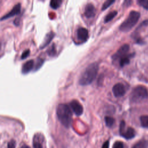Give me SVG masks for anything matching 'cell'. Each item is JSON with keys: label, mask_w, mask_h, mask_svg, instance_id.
<instances>
[{"label": "cell", "mask_w": 148, "mask_h": 148, "mask_svg": "<svg viewBox=\"0 0 148 148\" xmlns=\"http://www.w3.org/2000/svg\"><path fill=\"white\" fill-rule=\"evenodd\" d=\"M129 63H130V58L127 55L120 59L119 64L121 67H123L124 65H127Z\"/></svg>", "instance_id": "obj_20"}, {"label": "cell", "mask_w": 148, "mask_h": 148, "mask_svg": "<svg viewBox=\"0 0 148 148\" xmlns=\"http://www.w3.org/2000/svg\"><path fill=\"white\" fill-rule=\"evenodd\" d=\"M61 3L62 1L61 0H52L50 2V5L53 9H57L61 6Z\"/></svg>", "instance_id": "obj_19"}, {"label": "cell", "mask_w": 148, "mask_h": 148, "mask_svg": "<svg viewBox=\"0 0 148 148\" xmlns=\"http://www.w3.org/2000/svg\"><path fill=\"white\" fill-rule=\"evenodd\" d=\"M148 143L146 140H142L136 143L132 148H147Z\"/></svg>", "instance_id": "obj_17"}, {"label": "cell", "mask_w": 148, "mask_h": 148, "mask_svg": "<svg viewBox=\"0 0 148 148\" xmlns=\"http://www.w3.org/2000/svg\"><path fill=\"white\" fill-rule=\"evenodd\" d=\"M34 66V61L32 60H30L27 61L22 67V73L27 74L29 73L33 68Z\"/></svg>", "instance_id": "obj_13"}, {"label": "cell", "mask_w": 148, "mask_h": 148, "mask_svg": "<svg viewBox=\"0 0 148 148\" xmlns=\"http://www.w3.org/2000/svg\"><path fill=\"white\" fill-rule=\"evenodd\" d=\"M130 50V46L128 44H124L122 45L117 51L116 53H114L112 56V59L113 60H116L117 59H120L121 58L127 56V53Z\"/></svg>", "instance_id": "obj_6"}, {"label": "cell", "mask_w": 148, "mask_h": 148, "mask_svg": "<svg viewBox=\"0 0 148 148\" xmlns=\"http://www.w3.org/2000/svg\"><path fill=\"white\" fill-rule=\"evenodd\" d=\"M115 2L114 0H107L102 5V10H106L108 8H109L111 5H112Z\"/></svg>", "instance_id": "obj_21"}, {"label": "cell", "mask_w": 148, "mask_h": 148, "mask_svg": "<svg viewBox=\"0 0 148 148\" xmlns=\"http://www.w3.org/2000/svg\"><path fill=\"white\" fill-rule=\"evenodd\" d=\"M84 15L87 18H92L95 15V8L92 3H89L84 8Z\"/></svg>", "instance_id": "obj_12"}, {"label": "cell", "mask_w": 148, "mask_h": 148, "mask_svg": "<svg viewBox=\"0 0 148 148\" xmlns=\"http://www.w3.org/2000/svg\"><path fill=\"white\" fill-rule=\"evenodd\" d=\"M33 148H44V137L40 133L35 134L33 138Z\"/></svg>", "instance_id": "obj_9"}, {"label": "cell", "mask_w": 148, "mask_h": 148, "mask_svg": "<svg viewBox=\"0 0 148 148\" xmlns=\"http://www.w3.org/2000/svg\"><path fill=\"white\" fill-rule=\"evenodd\" d=\"M140 16V13L138 12L135 10L130 12L127 18L120 25V30L122 32H128L130 31L138 23Z\"/></svg>", "instance_id": "obj_3"}, {"label": "cell", "mask_w": 148, "mask_h": 148, "mask_svg": "<svg viewBox=\"0 0 148 148\" xmlns=\"http://www.w3.org/2000/svg\"><path fill=\"white\" fill-rule=\"evenodd\" d=\"M20 148H31V147L27 145H23L20 147Z\"/></svg>", "instance_id": "obj_29"}, {"label": "cell", "mask_w": 148, "mask_h": 148, "mask_svg": "<svg viewBox=\"0 0 148 148\" xmlns=\"http://www.w3.org/2000/svg\"><path fill=\"white\" fill-rule=\"evenodd\" d=\"M43 63V60L42 59H40V58L38 59V61H37L36 64L35 65H35V69L38 70V69H39L42 65Z\"/></svg>", "instance_id": "obj_24"}, {"label": "cell", "mask_w": 148, "mask_h": 148, "mask_svg": "<svg viewBox=\"0 0 148 148\" xmlns=\"http://www.w3.org/2000/svg\"><path fill=\"white\" fill-rule=\"evenodd\" d=\"M120 134L126 139H130L135 136V131L131 127L125 128V123L124 121H121L119 127Z\"/></svg>", "instance_id": "obj_5"}, {"label": "cell", "mask_w": 148, "mask_h": 148, "mask_svg": "<svg viewBox=\"0 0 148 148\" xmlns=\"http://www.w3.org/2000/svg\"><path fill=\"white\" fill-rule=\"evenodd\" d=\"M77 38L81 42H85L88 38V30L83 27H80L77 30Z\"/></svg>", "instance_id": "obj_11"}, {"label": "cell", "mask_w": 148, "mask_h": 148, "mask_svg": "<svg viewBox=\"0 0 148 148\" xmlns=\"http://www.w3.org/2000/svg\"><path fill=\"white\" fill-rule=\"evenodd\" d=\"M112 91L116 97H121L125 94V88L122 83H119L114 85L112 88Z\"/></svg>", "instance_id": "obj_7"}, {"label": "cell", "mask_w": 148, "mask_h": 148, "mask_svg": "<svg viewBox=\"0 0 148 148\" xmlns=\"http://www.w3.org/2000/svg\"><path fill=\"white\" fill-rule=\"evenodd\" d=\"M57 115L60 123L68 128L72 122V113L69 106L64 103H60L57 107Z\"/></svg>", "instance_id": "obj_2"}, {"label": "cell", "mask_w": 148, "mask_h": 148, "mask_svg": "<svg viewBox=\"0 0 148 148\" xmlns=\"http://www.w3.org/2000/svg\"><path fill=\"white\" fill-rule=\"evenodd\" d=\"M70 107L76 116H79L82 114L83 112V108L78 101L75 99L72 100L70 102Z\"/></svg>", "instance_id": "obj_8"}, {"label": "cell", "mask_w": 148, "mask_h": 148, "mask_svg": "<svg viewBox=\"0 0 148 148\" xmlns=\"http://www.w3.org/2000/svg\"><path fill=\"white\" fill-rule=\"evenodd\" d=\"M20 11H21V4L20 3H18L16 4L9 13H8L6 15H5L2 17H1V20L8 19L10 17H12L16 15V14H18L20 13Z\"/></svg>", "instance_id": "obj_10"}, {"label": "cell", "mask_w": 148, "mask_h": 148, "mask_svg": "<svg viewBox=\"0 0 148 148\" xmlns=\"http://www.w3.org/2000/svg\"><path fill=\"white\" fill-rule=\"evenodd\" d=\"M54 36V34L53 32H50L48 33L46 35V36H45L42 44L40 46V48L43 49V48L45 47L47 45H48L49 44V43L51 42V40H52V39L53 38Z\"/></svg>", "instance_id": "obj_14"}, {"label": "cell", "mask_w": 148, "mask_h": 148, "mask_svg": "<svg viewBox=\"0 0 148 148\" xmlns=\"http://www.w3.org/2000/svg\"><path fill=\"white\" fill-rule=\"evenodd\" d=\"M117 14V12L116 11V10H114V11H112V12L109 13L105 16L104 22L106 23H108L109 21H110L112 20H113L116 16Z\"/></svg>", "instance_id": "obj_15"}, {"label": "cell", "mask_w": 148, "mask_h": 148, "mask_svg": "<svg viewBox=\"0 0 148 148\" xmlns=\"http://www.w3.org/2000/svg\"><path fill=\"white\" fill-rule=\"evenodd\" d=\"M1 43H0V50H1Z\"/></svg>", "instance_id": "obj_30"}, {"label": "cell", "mask_w": 148, "mask_h": 148, "mask_svg": "<svg viewBox=\"0 0 148 148\" xmlns=\"http://www.w3.org/2000/svg\"><path fill=\"white\" fill-rule=\"evenodd\" d=\"M16 141L13 139L11 140L8 144V148H15L16 147Z\"/></svg>", "instance_id": "obj_26"}, {"label": "cell", "mask_w": 148, "mask_h": 148, "mask_svg": "<svg viewBox=\"0 0 148 148\" xmlns=\"http://www.w3.org/2000/svg\"><path fill=\"white\" fill-rule=\"evenodd\" d=\"M99 69V65L97 62L90 64L85 69L81 75L79 83L82 86H87L90 84L95 79Z\"/></svg>", "instance_id": "obj_1"}, {"label": "cell", "mask_w": 148, "mask_h": 148, "mask_svg": "<svg viewBox=\"0 0 148 148\" xmlns=\"http://www.w3.org/2000/svg\"><path fill=\"white\" fill-rule=\"evenodd\" d=\"M140 122L142 127L148 128V116L143 115L140 117Z\"/></svg>", "instance_id": "obj_16"}, {"label": "cell", "mask_w": 148, "mask_h": 148, "mask_svg": "<svg viewBox=\"0 0 148 148\" xmlns=\"http://www.w3.org/2000/svg\"><path fill=\"white\" fill-rule=\"evenodd\" d=\"M113 148H124V143L122 142L117 141L114 143Z\"/></svg>", "instance_id": "obj_23"}, {"label": "cell", "mask_w": 148, "mask_h": 148, "mask_svg": "<svg viewBox=\"0 0 148 148\" xmlns=\"http://www.w3.org/2000/svg\"><path fill=\"white\" fill-rule=\"evenodd\" d=\"M29 53H30L29 50H26L25 51H24L22 53L21 56V59H25V58H26L29 56Z\"/></svg>", "instance_id": "obj_27"}, {"label": "cell", "mask_w": 148, "mask_h": 148, "mask_svg": "<svg viewBox=\"0 0 148 148\" xmlns=\"http://www.w3.org/2000/svg\"><path fill=\"white\" fill-rule=\"evenodd\" d=\"M148 97V91L147 88L143 86H138L135 87L130 94V100L132 102H141Z\"/></svg>", "instance_id": "obj_4"}, {"label": "cell", "mask_w": 148, "mask_h": 148, "mask_svg": "<svg viewBox=\"0 0 148 148\" xmlns=\"http://www.w3.org/2000/svg\"><path fill=\"white\" fill-rule=\"evenodd\" d=\"M138 3L144 9L148 10V0H139L138 1Z\"/></svg>", "instance_id": "obj_22"}, {"label": "cell", "mask_w": 148, "mask_h": 148, "mask_svg": "<svg viewBox=\"0 0 148 148\" xmlns=\"http://www.w3.org/2000/svg\"><path fill=\"white\" fill-rule=\"evenodd\" d=\"M47 53H48L50 55V56H53V55H54V54H56V49H55V46H54V45H53L48 50Z\"/></svg>", "instance_id": "obj_25"}, {"label": "cell", "mask_w": 148, "mask_h": 148, "mask_svg": "<svg viewBox=\"0 0 148 148\" xmlns=\"http://www.w3.org/2000/svg\"><path fill=\"white\" fill-rule=\"evenodd\" d=\"M105 121L106 123V125L108 127H111L114 124L115 120L114 119L110 116H106L105 117Z\"/></svg>", "instance_id": "obj_18"}, {"label": "cell", "mask_w": 148, "mask_h": 148, "mask_svg": "<svg viewBox=\"0 0 148 148\" xmlns=\"http://www.w3.org/2000/svg\"><path fill=\"white\" fill-rule=\"evenodd\" d=\"M109 140H107L105 143H103L102 146V148H109Z\"/></svg>", "instance_id": "obj_28"}]
</instances>
